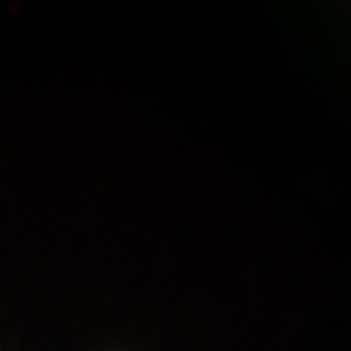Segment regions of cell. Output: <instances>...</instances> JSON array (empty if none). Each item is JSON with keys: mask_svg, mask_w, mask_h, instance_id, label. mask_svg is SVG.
<instances>
[]
</instances>
